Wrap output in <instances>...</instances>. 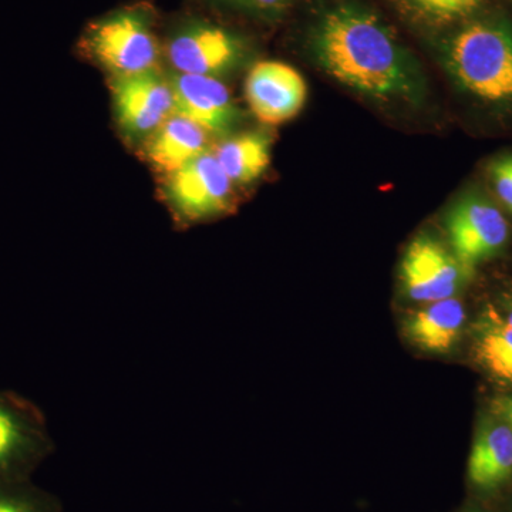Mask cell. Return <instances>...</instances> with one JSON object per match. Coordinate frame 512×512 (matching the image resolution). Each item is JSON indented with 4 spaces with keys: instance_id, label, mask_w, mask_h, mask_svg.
Here are the masks:
<instances>
[{
    "instance_id": "obj_1",
    "label": "cell",
    "mask_w": 512,
    "mask_h": 512,
    "mask_svg": "<svg viewBox=\"0 0 512 512\" xmlns=\"http://www.w3.org/2000/svg\"><path fill=\"white\" fill-rule=\"evenodd\" d=\"M312 47L322 69L357 93L380 100L416 93L412 59L392 30L362 6L329 10L313 33Z\"/></svg>"
},
{
    "instance_id": "obj_2",
    "label": "cell",
    "mask_w": 512,
    "mask_h": 512,
    "mask_svg": "<svg viewBox=\"0 0 512 512\" xmlns=\"http://www.w3.org/2000/svg\"><path fill=\"white\" fill-rule=\"evenodd\" d=\"M444 66L470 100L512 116V19L485 13L461 22L443 46Z\"/></svg>"
},
{
    "instance_id": "obj_3",
    "label": "cell",
    "mask_w": 512,
    "mask_h": 512,
    "mask_svg": "<svg viewBox=\"0 0 512 512\" xmlns=\"http://www.w3.org/2000/svg\"><path fill=\"white\" fill-rule=\"evenodd\" d=\"M83 43L114 77L157 72L160 42L146 9H123L104 16L87 29Z\"/></svg>"
},
{
    "instance_id": "obj_4",
    "label": "cell",
    "mask_w": 512,
    "mask_h": 512,
    "mask_svg": "<svg viewBox=\"0 0 512 512\" xmlns=\"http://www.w3.org/2000/svg\"><path fill=\"white\" fill-rule=\"evenodd\" d=\"M55 450L43 410L18 392L0 389V480H33Z\"/></svg>"
},
{
    "instance_id": "obj_5",
    "label": "cell",
    "mask_w": 512,
    "mask_h": 512,
    "mask_svg": "<svg viewBox=\"0 0 512 512\" xmlns=\"http://www.w3.org/2000/svg\"><path fill=\"white\" fill-rule=\"evenodd\" d=\"M446 228L451 252L468 278L510 241V224L503 211L478 192L457 201L448 212Z\"/></svg>"
},
{
    "instance_id": "obj_6",
    "label": "cell",
    "mask_w": 512,
    "mask_h": 512,
    "mask_svg": "<svg viewBox=\"0 0 512 512\" xmlns=\"http://www.w3.org/2000/svg\"><path fill=\"white\" fill-rule=\"evenodd\" d=\"M232 181L212 151L168 175L165 198L181 224H197L231 211Z\"/></svg>"
},
{
    "instance_id": "obj_7",
    "label": "cell",
    "mask_w": 512,
    "mask_h": 512,
    "mask_svg": "<svg viewBox=\"0 0 512 512\" xmlns=\"http://www.w3.org/2000/svg\"><path fill=\"white\" fill-rule=\"evenodd\" d=\"M468 276L453 252L430 235L414 238L404 252L400 281L407 298L429 303L453 298Z\"/></svg>"
},
{
    "instance_id": "obj_8",
    "label": "cell",
    "mask_w": 512,
    "mask_h": 512,
    "mask_svg": "<svg viewBox=\"0 0 512 512\" xmlns=\"http://www.w3.org/2000/svg\"><path fill=\"white\" fill-rule=\"evenodd\" d=\"M111 93L117 120L130 136L150 137L174 116L173 86L157 72L114 77Z\"/></svg>"
},
{
    "instance_id": "obj_9",
    "label": "cell",
    "mask_w": 512,
    "mask_h": 512,
    "mask_svg": "<svg viewBox=\"0 0 512 512\" xmlns=\"http://www.w3.org/2000/svg\"><path fill=\"white\" fill-rule=\"evenodd\" d=\"M245 96L256 119L278 126L298 116L305 106L308 87L302 74L289 64L265 60L249 72Z\"/></svg>"
},
{
    "instance_id": "obj_10",
    "label": "cell",
    "mask_w": 512,
    "mask_h": 512,
    "mask_svg": "<svg viewBox=\"0 0 512 512\" xmlns=\"http://www.w3.org/2000/svg\"><path fill=\"white\" fill-rule=\"evenodd\" d=\"M167 56L177 73L214 77L237 62L239 43L225 29L192 22L171 36Z\"/></svg>"
},
{
    "instance_id": "obj_11",
    "label": "cell",
    "mask_w": 512,
    "mask_h": 512,
    "mask_svg": "<svg viewBox=\"0 0 512 512\" xmlns=\"http://www.w3.org/2000/svg\"><path fill=\"white\" fill-rule=\"evenodd\" d=\"M174 114L192 121L208 134H221L238 119L234 100L227 87L211 76L175 74Z\"/></svg>"
},
{
    "instance_id": "obj_12",
    "label": "cell",
    "mask_w": 512,
    "mask_h": 512,
    "mask_svg": "<svg viewBox=\"0 0 512 512\" xmlns=\"http://www.w3.org/2000/svg\"><path fill=\"white\" fill-rule=\"evenodd\" d=\"M512 480V430L491 413L478 427L467 463V481L480 494H494Z\"/></svg>"
},
{
    "instance_id": "obj_13",
    "label": "cell",
    "mask_w": 512,
    "mask_h": 512,
    "mask_svg": "<svg viewBox=\"0 0 512 512\" xmlns=\"http://www.w3.org/2000/svg\"><path fill=\"white\" fill-rule=\"evenodd\" d=\"M466 306L458 298L424 303L402 320L404 339L420 352L446 355L451 352L466 329Z\"/></svg>"
},
{
    "instance_id": "obj_14",
    "label": "cell",
    "mask_w": 512,
    "mask_h": 512,
    "mask_svg": "<svg viewBox=\"0 0 512 512\" xmlns=\"http://www.w3.org/2000/svg\"><path fill=\"white\" fill-rule=\"evenodd\" d=\"M207 146L208 133L204 128L174 114L148 137L144 153L148 163L168 177L207 153Z\"/></svg>"
},
{
    "instance_id": "obj_15",
    "label": "cell",
    "mask_w": 512,
    "mask_h": 512,
    "mask_svg": "<svg viewBox=\"0 0 512 512\" xmlns=\"http://www.w3.org/2000/svg\"><path fill=\"white\" fill-rule=\"evenodd\" d=\"M473 353L488 376L512 386V326L497 309H488L478 322Z\"/></svg>"
},
{
    "instance_id": "obj_16",
    "label": "cell",
    "mask_w": 512,
    "mask_h": 512,
    "mask_svg": "<svg viewBox=\"0 0 512 512\" xmlns=\"http://www.w3.org/2000/svg\"><path fill=\"white\" fill-rule=\"evenodd\" d=\"M232 184L258 180L271 163V140L262 133L229 138L212 151Z\"/></svg>"
},
{
    "instance_id": "obj_17",
    "label": "cell",
    "mask_w": 512,
    "mask_h": 512,
    "mask_svg": "<svg viewBox=\"0 0 512 512\" xmlns=\"http://www.w3.org/2000/svg\"><path fill=\"white\" fill-rule=\"evenodd\" d=\"M0 512H63V504L33 480H0Z\"/></svg>"
},
{
    "instance_id": "obj_18",
    "label": "cell",
    "mask_w": 512,
    "mask_h": 512,
    "mask_svg": "<svg viewBox=\"0 0 512 512\" xmlns=\"http://www.w3.org/2000/svg\"><path fill=\"white\" fill-rule=\"evenodd\" d=\"M421 15L437 22H463L477 15L487 5V0H410Z\"/></svg>"
},
{
    "instance_id": "obj_19",
    "label": "cell",
    "mask_w": 512,
    "mask_h": 512,
    "mask_svg": "<svg viewBox=\"0 0 512 512\" xmlns=\"http://www.w3.org/2000/svg\"><path fill=\"white\" fill-rule=\"evenodd\" d=\"M488 177L495 197L512 214V154L495 158L488 167Z\"/></svg>"
},
{
    "instance_id": "obj_20",
    "label": "cell",
    "mask_w": 512,
    "mask_h": 512,
    "mask_svg": "<svg viewBox=\"0 0 512 512\" xmlns=\"http://www.w3.org/2000/svg\"><path fill=\"white\" fill-rule=\"evenodd\" d=\"M491 413L504 420L512 430V393L495 397L491 402Z\"/></svg>"
},
{
    "instance_id": "obj_21",
    "label": "cell",
    "mask_w": 512,
    "mask_h": 512,
    "mask_svg": "<svg viewBox=\"0 0 512 512\" xmlns=\"http://www.w3.org/2000/svg\"><path fill=\"white\" fill-rule=\"evenodd\" d=\"M288 0H251L252 5L262 12H275V10L284 8Z\"/></svg>"
},
{
    "instance_id": "obj_22",
    "label": "cell",
    "mask_w": 512,
    "mask_h": 512,
    "mask_svg": "<svg viewBox=\"0 0 512 512\" xmlns=\"http://www.w3.org/2000/svg\"><path fill=\"white\" fill-rule=\"evenodd\" d=\"M500 315L503 316L505 322H507L508 325L512 326V292L505 296L503 309H501Z\"/></svg>"
},
{
    "instance_id": "obj_23",
    "label": "cell",
    "mask_w": 512,
    "mask_h": 512,
    "mask_svg": "<svg viewBox=\"0 0 512 512\" xmlns=\"http://www.w3.org/2000/svg\"><path fill=\"white\" fill-rule=\"evenodd\" d=\"M460 512H483V511L478 510V508L468 507V508H466V510H463V511H460Z\"/></svg>"
}]
</instances>
